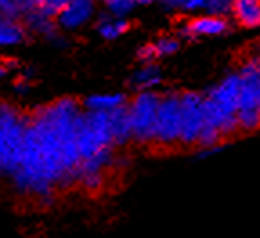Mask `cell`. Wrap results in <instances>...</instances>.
I'll return each instance as SVG.
<instances>
[{"mask_svg": "<svg viewBox=\"0 0 260 238\" xmlns=\"http://www.w3.org/2000/svg\"><path fill=\"white\" fill-rule=\"evenodd\" d=\"M81 112V101L63 97L29 114L22 157L13 175L18 190L49 197L56 186L78 182L76 125Z\"/></svg>", "mask_w": 260, "mask_h": 238, "instance_id": "cell-1", "label": "cell"}, {"mask_svg": "<svg viewBox=\"0 0 260 238\" xmlns=\"http://www.w3.org/2000/svg\"><path fill=\"white\" fill-rule=\"evenodd\" d=\"M240 99L239 73L228 74L204 96V125H210L222 133L224 139L239 133L237 112Z\"/></svg>", "mask_w": 260, "mask_h": 238, "instance_id": "cell-2", "label": "cell"}, {"mask_svg": "<svg viewBox=\"0 0 260 238\" xmlns=\"http://www.w3.org/2000/svg\"><path fill=\"white\" fill-rule=\"evenodd\" d=\"M27 125L29 114H22L8 103H0V177L15 175L22 157Z\"/></svg>", "mask_w": 260, "mask_h": 238, "instance_id": "cell-3", "label": "cell"}, {"mask_svg": "<svg viewBox=\"0 0 260 238\" xmlns=\"http://www.w3.org/2000/svg\"><path fill=\"white\" fill-rule=\"evenodd\" d=\"M161 94L155 90L136 92L128 99V116L132 126V145L136 146H154L155 139V121Z\"/></svg>", "mask_w": 260, "mask_h": 238, "instance_id": "cell-4", "label": "cell"}, {"mask_svg": "<svg viewBox=\"0 0 260 238\" xmlns=\"http://www.w3.org/2000/svg\"><path fill=\"white\" fill-rule=\"evenodd\" d=\"M179 138H181V92L161 94L157 121H155L154 148H179Z\"/></svg>", "mask_w": 260, "mask_h": 238, "instance_id": "cell-5", "label": "cell"}, {"mask_svg": "<svg viewBox=\"0 0 260 238\" xmlns=\"http://www.w3.org/2000/svg\"><path fill=\"white\" fill-rule=\"evenodd\" d=\"M204 126V94L181 92V138L179 148H197Z\"/></svg>", "mask_w": 260, "mask_h": 238, "instance_id": "cell-6", "label": "cell"}, {"mask_svg": "<svg viewBox=\"0 0 260 238\" xmlns=\"http://www.w3.org/2000/svg\"><path fill=\"white\" fill-rule=\"evenodd\" d=\"M96 2L94 0H71L54 16L56 27L63 31H78L85 27L94 18Z\"/></svg>", "mask_w": 260, "mask_h": 238, "instance_id": "cell-7", "label": "cell"}, {"mask_svg": "<svg viewBox=\"0 0 260 238\" xmlns=\"http://www.w3.org/2000/svg\"><path fill=\"white\" fill-rule=\"evenodd\" d=\"M128 99L130 97L125 92H96L81 101V107L87 112L112 114L121 107H125Z\"/></svg>", "mask_w": 260, "mask_h": 238, "instance_id": "cell-8", "label": "cell"}, {"mask_svg": "<svg viewBox=\"0 0 260 238\" xmlns=\"http://www.w3.org/2000/svg\"><path fill=\"white\" fill-rule=\"evenodd\" d=\"M228 29H230V24L224 16L204 15L199 18H193L184 27V31L190 37H219V35H224Z\"/></svg>", "mask_w": 260, "mask_h": 238, "instance_id": "cell-9", "label": "cell"}, {"mask_svg": "<svg viewBox=\"0 0 260 238\" xmlns=\"http://www.w3.org/2000/svg\"><path fill=\"white\" fill-rule=\"evenodd\" d=\"M162 83V71L157 63H141V67L132 73L128 85L136 92L155 90Z\"/></svg>", "mask_w": 260, "mask_h": 238, "instance_id": "cell-10", "label": "cell"}, {"mask_svg": "<svg viewBox=\"0 0 260 238\" xmlns=\"http://www.w3.org/2000/svg\"><path fill=\"white\" fill-rule=\"evenodd\" d=\"M126 105L110 114V130H112L116 148H123L126 145H132V126H130L128 107Z\"/></svg>", "mask_w": 260, "mask_h": 238, "instance_id": "cell-11", "label": "cell"}, {"mask_svg": "<svg viewBox=\"0 0 260 238\" xmlns=\"http://www.w3.org/2000/svg\"><path fill=\"white\" fill-rule=\"evenodd\" d=\"M232 13L242 27L253 29L260 25V0H235Z\"/></svg>", "mask_w": 260, "mask_h": 238, "instance_id": "cell-12", "label": "cell"}, {"mask_svg": "<svg viewBox=\"0 0 260 238\" xmlns=\"http://www.w3.org/2000/svg\"><path fill=\"white\" fill-rule=\"evenodd\" d=\"M128 29L130 24L126 18H119V16H112V15L102 16L96 24L98 35L107 42H114L118 40V38H121Z\"/></svg>", "mask_w": 260, "mask_h": 238, "instance_id": "cell-13", "label": "cell"}, {"mask_svg": "<svg viewBox=\"0 0 260 238\" xmlns=\"http://www.w3.org/2000/svg\"><path fill=\"white\" fill-rule=\"evenodd\" d=\"M25 27L15 20L4 18L0 20V49L2 47H16L25 42Z\"/></svg>", "mask_w": 260, "mask_h": 238, "instance_id": "cell-14", "label": "cell"}, {"mask_svg": "<svg viewBox=\"0 0 260 238\" xmlns=\"http://www.w3.org/2000/svg\"><path fill=\"white\" fill-rule=\"evenodd\" d=\"M152 45H154V49H155L157 60H161V58L174 56V54L179 51V47H181L179 40H177V38H174V37H161L159 40L152 42Z\"/></svg>", "mask_w": 260, "mask_h": 238, "instance_id": "cell-15", "label": "cell"}, {"mask_svg": "<svg viewBox=\"0 0 260 238\" xmlns=\"http://www.w3.org/2000/svg\"><path fill=\"white\" fill-rule=\"evenodd\" d=\"M107 9H109V15L119 16V18H126L130 13L134 11L136 4L134 0H105Z\"/></svg>", "mask_w": 260, "mask_h": 238, "instance_id": "cell-16", "label": "cell"}, {"mask_svg": "<svg viewBox=\"0 0 260 238\" xmlns=\"http://www.w3.org/2000/svg\"><path fill=\"white\" fill-rule=\"evenodd\" d=\"M67 2H71V0H40V2L37 4V9L40 13H44V15L54 18L56 13L60 11Z\"/></svg>", "mask_w": 260, "mask_h": 238, "instance_id": "cell-17", "label": "cell"}, {"mask_svg": "<svg viewBox=\"0 0 260 238\" xmlns=\"http://www.w3.org/2000/svg\"><path fill=\"white\" fill-rule=\"evenodd\" d=\"M233 4H235V0H210V6H208V15L226 16L228 13H232Z\"/></svg>", "mask_w": 260, "mask_h": 238, "instance_id": "cell-18", "label": "cell"}, {"mask_svg": "<svg viewBox=\"0 0 260 238\" xmlns=\"http://www.w3.org/2000/svg\"><path fill=\"white\" fill-rule=\"evenodd\" d=\"M210 0H184L183 9L186 11H208Z\"/></svg>", "mask_w": 260, "mask_h": 238, "instance_id": "cell-19", "label": "cell"}, {"mask_svg": "<svg viewBox=\"0 0 260 238\" xmlns=\"http://www.w3.org/2000/svg\"><path fill=\"white\" fill-rule=\"evenodd\" d=\"M15 61H9V60H0V81L8 80L11 76V73L15 71Z\"/></svg>", "mask_w": 260, "mask_h": 238, "instance_id": "cell-20", "label": "cell"}, {"mask_svg": "<svg viewBox=\"0 0 260 238\" xmlns=\"http://www.w3.org/2000/svg\"><path fill=\"white\" fill-rule=\"evenodd\" d=\"M168 4L174 6V8H183L184 0H168Z\"/></svg>", "mask_w": 260, "mask_h": 238, "instance_id": "cell-21", "label": "cell"}, {"mask_svg": "<svg viewBox=\"0 0 260 238\" xmlns=\"http://www.w3.org/2000/svg\"><path fill=\"white\" fill-rule=\"evenodd\" d=\"M136 4H152V2H155V0H134Z\"/></svg>", "mask_w": 260, "mask_h": 238, "instance_id": "cell-22", "label": "cell"}, {"mask_svg": "<svg viewBox=\"0 0 260 238\" xmlns=\"http://www.w3.org/2000/svg\"><path fill=\"white\" fill-rule=\"evenodd\" d=\"M256 60H258V73H260V56ZM258 110H260V89H258Z\"/></svg>", "mask_w": 260, "mask_h": 238, "instance_id": "cell-23", "label": "cell"}, {"mask_svg": "<svg viewBox=\"0 0 260 238\" xmlns=\"http://www.w3.org/2000/svg\"><path fill=\"white\" fill-rule=\"evenodd\" d=\"M32 2H35V6H37V4H38V2H40V0H32Z\"/></svg>", "mask_w": 260, "mask_h": 238, "instance_id": "cell-24", "label": "cell"}]
</instances>
